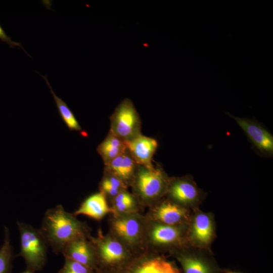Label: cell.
<instances>
[{"mask_svg": "<svg viewBox=\"0 0 273 273\" xmlns=\"http://www.w3.org/2000/svg\"><path fill=\"white\" fill-rule=\"evenodd\" d=\"M85 237L76 239L69 243L62 254L65 258L78 262L90 268L95 265L96 252L92 243Z\"/></svg>", "mask_w": 273, "mask_h": 273, "instance_id": "obj_7", "label": "cell"}, {"mask_svg": "<svg viewBox=\"0 0 273 273\" xmlns=\"http://www.w3.org/2000/svg\"><path fill=\"white\" fill-rule=\"evenodd\" d=\"M21 273H34L33 271H30L29 270H28V269H26L25 271L21 272Z\"/></svg>", "mask_w": 273, "mask_h": 273, "instance_id": "obj_24", "label": "cell"}, {"mask_svg": "<svg viewBox=\"0 0 273 273\" xmlns=\"http://www.w3.org/2000/svg\"><path fill=\"white\" fill-rule=\"evenodd\" d=\"M136 164L127 148L124 152L113 159L106 165L109 173L124 183L133 177Z\"/></svg>", "mask_w": 273, "mask_h": 273, "instance_id": "obj_11", "label": "cell"}, {"mask_svg": "<svg viewBox=\"0 0 273 273\" xmlns=\"http://www.w3.org/2000/svg\"><path fill=\"white\" fill-rule=\"evenodd\" d=\"M113 211L108 206L105 195L101 192L87 197L75 211L74 215H84L100 220L108 213Z\"/></svg>", "mask_w": 273, "mask_h": 273, "instance_id": "obj_9", "label": "cell"}, {"mask_svg": "<svg viewBox=\"0 0 273 273\" xmlns=\"http://www.w3.org/2000/svg\"><path fill=\"white\" fill-rule=\"evenodd\" d=\"M0 39L1 41L7 43L11 48H14L15 47H19L21 48L24 51L25 50L22 47L21 44L20 42L14 41L12 40L11 38L9 37L4 30L0 25Z\"/></svg>", "mask_w": 273, "mask_h": 273, "instance_id": "obj_23", "label": "cell"}, {"mask_svg": "<svg viewBox=\"0 0 273 273\" xmlns=\"http://www.w3.org/2000/svg\"><path fill=\"white\" fill-rule=\"evenodd\" d=\"M58 273H92L91 268L74 260L65 258L63 266Z\"/></svg>", "mask_w": 273, "mask_h": 273, "instance_id": "obj_21", "label": "cell"}, {"mask_svg": "<svg viewBox=\"0 0 273 273\" xmlns=\"http://www.w3.org/2000/svg\"><path fill=\"white\" fill-rule=\"evenodd\" d=\"M213 233V225L210 217L203 213L197 215L192 231L193 238L200 244H206L211 240Z\"/></svg>", "mask_w": 273, "mask_h": 273, "instance_id": "obj_15", "label": "cell"}, {"mask_svg": "<svg viewBox=\"0 0 273 273\" xmlns=\"http://www.w3.org/2000/svg\"><path fill=\"white\" fill-rule=\"evenodd\" d=\"M110 120V131L125 142L141 134L140 116L129 99H124L116 107Z\"/></svg>", "mask_w": 273, "mask_h": 273, "instance_id": "obj_3", "label": "cell"}, {"mask_svg": "<svg viewBox=\"0 0 273 273\" xmlns=\"http://www.w3.org/2000/svg\"><path fill=\"white\" fill-rule=\"evenodd\" d=\"M126 149V142L110 131L97 148L106 165L122 154Z\"/></svg>", "mask_w": 273, "mask_h": 273, "instance_id": "obj_13", "label": "cell"}, {"mask_svg": "<svg viewBox=\"0 0 273 273\" xmlns=\"http://www.w3.org/2000/svg\"><path fill=\"white\" fill-rule=\"evenodd\" d=\"M124 273H156L154 259L147 260Z\"/></svg>", "mask_w": 273, "mask_h": 273, "instance_id": "obj_22", "label": "cell"}, {"mask_svg": "<svg viewBox=\"0 0 273 273\" xmlns=\"http://www.w3.org/2000/svg\"><path fill=\"white\" fill-rule=\"evenodd\" d=\"M114 206L117 211L126 212L133 207L134 200L128 193L123 191L114 197Z\"/></svg>", "mask_w": 273, "mask_h": 273, "instance_id": "obj_20", "label": "cell"}, {"mask_svg": "<svg viewBox=\"0 0 273 273\" xmlns=\"http://www.w3.org/2000/svg\"><path fill=\"white\" fill-rule=\"evenodd\" d=\"M227 114L236 121L251 142L261 153L272 155L273 136L265 128L255 120L235 117L229 113Z\"/></svg>", "mask_w": 273, "mask_h": 273, "instance_id": "obj_5", "label": "cell"}, {"mask_svg": "<svg viewBox=\"0 0 273 273\" xmlns=\"http://www.w3.org/2000/svg\"><path fill=\"white\" fill-rule=\"evenodd\" d=\"M126 144L136 163L149 168L153 167L152 159L158 146L156 140L140 134Z\"/></svg>", "mask_w": 273, "mask_h": 273, "instance_id": "obj_6", "label": "cell"}, {"mask_svg": "<svg viewBox=\"0 0 273 273\" xmlns=\"http://www.w3.org/2000/svg\"><path fill=\"white\" fill-rule=\"evenodd\" d=\"M92 243L99 256L105 262L114 263L122 260L126 255L123 246L110 238H92Z\"/></svg>", "mask_w": 273, "mask_h": 273, "instance_id": "obj_8", "label": "cell"}, {"mask_svg": "<svg viewBox=\"0 0 273 273\" xmlns=\"http://www.w3.org/2000/svg\"><path fill=\"white\" fill-rule=\"evenodd\" d=\"M180 236L179 231L170 225H157L151 232L153 242L160 244H166L176 241Z\"/></svg>", "mask_w": 273, "mask_h": 273, "instance_id": "obj_17", "label": "cell"}, {"mask_svg": "<svg viewBox=\"0 0 273 273\" xmlns=\"http://www.w3.org/2000/svg\"><path fill=\"white\" fill-rule=\"evenodd\" d=\"M13 250L10 240L9 230L5 228V239L0 248V273H11Z\"/></svg>", "mask_w": 273, "mask_h": 273, "instance_id": "obj_18", "label": "cell"}, {"mask_svg": "<svg viewBox=\"0 0 273 273\" xmlns=\"http://www.w3.org/2000/svg\"><path fill=\"white\" fill-rule=\"evenodd\" d=\"M40 230L56 254L62 253L69 243L86 235L83 224L60 205L46 211Z\"/></svg>", "mask_w": 273, "mask_h": 273, "instance_id": "obj_1", "label": "cell"}, {"mask_svg": "<svg viewBox=\"0 0 273 273\" xmlns=\"http://www.w3.org/2000/svg\"><path fill=\"white\" fill-rule=\"evenodd\" d=\"M133 177L138 194L146 201L160 197L167 186V176L160 168L140 165Z\"/></svg>", "mask_w": 273, "mask_h": 273, "instance_id": "obj_4", "label": "cell"}, {"mask_svg": "<svg viewBox=\"0 0 273 273\" xmlns=\"http://www.w3.org/2000/svg\"><path fill=\"white\" fill-rule=\"evenodd\" d=\"M227 273H237V272L228 271L227 272Z\"/></svg>", "mask_w": 273, "mask_h": 273, "instance_id": "obj_25", "label": "cell"}, {"mask_svg": "<svg viewBox=\"0 0 273 273\" xmlns=\"http://www.w3.org/2000/svg\"><path fill=\"white\" fill-rule=\"evenodd\" d=\"M41 76L44 78L47 84L49 86L51 93H52L56 103L59 113L67 127L72 130H80L81 128L78 122L67 104L62 99L58 97L55 94L48 80L47 77L41 75Z\"/></svg>", "mask_w": 273, "mask_h": 273, "instance_id": "obj_16", "label": "cell"}, {"mask_svg": "<svg viewBox=\"0 0 273 273\" xmlns=\"http://www.w3.org/2000/svg\"><path fill=\"white\" fill-rule=\"evenodd\" d=\"M180 262L185 273H211L207 264L197 258L186 256L181 258Z\"/></svg>", "mask_w": 273, "mask_h": 273, "instance_id": "obj_19", "label": "cell"}, {"mask_svg": "<svg viewBox=\"0 0 273 273\" xmlns=\"http://www.w3.org/2000/svg\"><path fill=\"white\" fill-rule=\"evenodd\" d=\"M154 217L167 225H174L186 218L187 212L184 208L171 203H164L156 208Z\"/></svg>", "mask_w": 273, "mask_h": 273, "instance_id": "obj_14", "label": "cell"}, {"mask_svg": "<svg viewBox=\"0 0 273 273\" xmlns=\"http://www.w3.org/2000/svg\"><path fill=\"white\" fill-rule=\"evenodd\" d=\"M113 228L116 234L128 243L136 242L142 233L140 220L131 215L116 218L113 223Z\"/></svg>", "mask_w": 273, "mask_h": 273, "instance_id": "obj_10", "label": "cell"}, {"mask_svg": "<svg viewBox=\"0 0 273 273\" xmlns=\"http://www.w3.org/2000/svg\"><path fill=\"white\" fill-rule=\"evenodd\" d=\"M170 197L183 204H189L197 201L200 192L193 181L189 179L174 180L168 188Z\"/></svg>", "mask_w": 273, "mask_h": 273, "instance_id": "obj_12", "label": "cell"}, {"mask_svg": "<svg viewBox=\"0 0 273 273\" xmlns=\"http://www.w3.org/2000/svg\"><path fill=\"white\" fill-rule=\"evenodd\" d=\"M20 237V251L17 256L25 260L27 269L34 272L42 269L47 258L48 243L40 229L17 222Z\"/></svg>", "mask_w": 273, "mask_h": 273, "instance_id": "obj_2", "label": "cell"}]
</instances>
